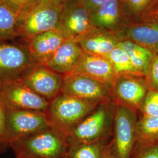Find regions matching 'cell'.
I'll return each instance as SVG.
<instances>
[{
  "label": "cell",
  "instance_id": "obj_1",
  "mask_svg": "<svg viewBox=\"0 0 158 158\" xmlns=\"http://www.w3.org/2000/svg\"><path fill=\"white\" fill-rule=\"evenodd\" d=\"M66 136L51 127L12 142L15 155L22 154L38 158H63L69 149Z\"/></svg>",
  "mask_w": 158,
  "mask_h": 158
},
{
  "label": "cell",
  "instance_id": "obj_2",
  "mask_svg": "<svg viewBox=\"0 0 158 158\" xmlns=\"http://www.w3.org/2000/svg\"><path fill=\"white\" fill-rule=\"evenodd\" d=\"M96 104L60 93L49 102L45 112L49 126L66 136L93 110Z\"/></svg>",
  "mask_w": 158,
  "mask_h": 158
},
{
  "label": "cell",
  "instance_id": "obj_3",
  "mask_svg": "<svg viewBox=\"0 0 158 158\" xmlns=\"http://www.w3.org/2000/svg\"><path fill=\"white\" fill-rule=\"evenodd\" d=\"M62 7L50 0H38L19 12L18 34L27 41L46 31L56 29Z\"/></svg>",
  "mask_w": 158,
  "mask_h": 158
},
{
  "label": "cell",
  "instance_id": "obj_4",
  "mask_svg": "<svg viewBox=\"0 0 158 158\" xmlns=\"http://www.w3.org/2000/svg\"><path fill=\"white\" fill-rule=\"evenodd\" d=\"M5 108L6 133L11 144L50 127L45 112Z\"/></svg>",
  "mask_w": 158,
  "mask_h": 158
},
{
  "label": "cell",
  "instance_id": "obj_5",
  "mask_svg": "<svg viewBox=\"0 0 158 158\" xmlns=\"http://www.w3.org/2000/svg\"><path fill=\"white\" fill-rule=\"evenodd\" d=\"M0 100L6 108L45 112L49 102L40 96L18 79L0 83Z\"/></svg>",
  "mask_w": 158,
  "mask_h": 158
},
{
  "label": "cell",
  "instance_id": "obj_6",
  "mask_svg": "<svg viewBox=\"0 0 158 158\" xmlns=\"http://www.w3.org/2000/svg\"><path fill=\"white\" fill-rule=\"evenodd\" d=\"M56 29L66 40L78 42L97 29L91 24L89 12L80 2L73 0L62 7Z\"/></svg>",
  "mask_w": 158,
  "mask_h": 158
},
{
  "label": "cell",
  "instance_id": "obj_7",
  "mask_svg": "<svg viewBox=\"0 0 158 158\" xmlns=\"http://www.w3.org/2000/svg\"><path fill=\"white\" fill-rule=\"evenodd\" d=\"M18 80L49 102L61 93L62 74L43 64H34Z\"/></svg>",
  "mask_w": 158,
  "mask_h": 158
},
{
  "label": "cell",
  "instance_id": "obj_8",
  "mask_svg": "<svg viewBox=\"0 0 158 158\" xmlns=\"http://www.w3.org/2000/svg\"><path fill=\"white\" fill-rule=\"evenodd\" d=\"M34 64L27 46L0 44V83L19 79Z\"/></svg>",
  "mask_w": 158,
  "mask_h": 158
},
{
  "label": "cell",
  "instance_id": "obj_9",
  "mask_svg": "<svg viewBox=\"0 0 158 158\" xmlns=\"http://www.w3.org/2000/svg\"><path fill=\"white\" fill-rule=\"evenodd\" d=\"M110 87L80 74L63 75L61 93L86 100L98 102L107 97Z\"/></svg>",
  "mask_w": 158,
  "mask_h": 158
},
{
  "label": "cell",
  "instance_id": "obj_10",
  "mask_svg": "<svg viewBox=\"0 0 158 158\" xmlns=\"http://www.w3.org/2000/svg\"><path fill=\"white\" fill-rule=\"evenodd\" d=\"M136 129L135 112L128 107L119 106L115 117V143L117 158H130Z\"/></svg>",
  "mask_w": 158,
  "mask_h": 158
},
{
  "label": "cell",
  "instance_id": "obj_11",
  "mask_svg": "<svg viewBox=\"0 0 158 158\" xmlns=\"http://www.w3.org/2000/svg\"><path fill=\"white\" fill-rule=\"evenodd\" d=\"M108 121L107 110L104 107L97 109L68 132L66 138L69 146L96 141L104 134Z\"/></svg>",
  "mask_w": 158,
  "mask_h": 158
},
{
  "label": "cell",
  "instance_id": "obj_12",
  "mask_svg": "<svg viewBox=\"0 0 158 158\" xmlns=\"http://www.w3.org/2000/svg\"><path fill=\"white\" fill-rule=\"evenodd\" d=\"M72 73L83 75L110 87L114 85L118 77L107 58L85 52Z\"/></svg>",
  "mask_w": 158,
  "mask_h": 158
},
{
  "label": "cell",
  "instance_id": "obj_13",
  "mask_svg": "<svg viewBox=\"0 0 158 158\" xmlns=\"http://www.w3.org/2000/svg\"><path fill=\"white\" fill-rule=\"evenodd\" d=\"M90 18L95 28L116 36L128 24L121 0H110L106 4L90 14Z\"/></svg>",
  "mask_w": 158,
  "mask_h": 158
},
{
  "label": "cell",
  "instance_id": "obj_14",
  "mask_svg": "<svg viewBox=\"0 0 158 158\" xmlns=\"http://www.w3.org/2000/svg\"><path fill=\"white\" fill-rule=\"evenodd\" d=\"M117 37L119 41H132L158 55V20L128 23L119 32Z\"/></svg>",
  "mask_w": 158,
  "mask_h": 158
},
{
  "label": "cell",
  "instance_id": "obj_15",
  "mask_svg": "<svg viewBox=\"0 0 158 158\" xmlns=\"http://www.w3.org/2000/svg\"><path fill=\"white\" fill-rule=\"evenodd\" d=\"M66 40L57 30L52 29L39 34L26 42L34 62L46 65Z\"/></svg>",
  "mask_w": 158,
  "mask_h": 158
},
{
  "label": "cell",
  "instance_id": "obj_16",
  "mask_svg": "<svg viewBox=\"0 0 158 158\" xmlns=\"http://www.w3.org/2000/svg\"><path fill=\"white\" fill-rule=\"evenodd\" d=\"M141 77L121 76L114 83V93L125 106L138 107L143 105L148 93L146 83Z\"/></svg>",
  "mask_w": 158,
  "mask_h": 158
},
{
  "label": "cell",
  "instance_id": "obj_17",
  "mask_svg": "<svg viewBox=\"0 0 158 158\" xmlns=\"http://www.w3.org/2000/svg\"><path fill=\"white\" fill-rule=\"evenodd\" d=\"M83 53L79 42L66 40L45 66L62 75L72 73Z\"/></svg>",
  "mask_w": 158,
  "mask_h": 158
},
{
  "label": "cell",
  "instance_id": "obj_18",
  "mask_svg": "<svg viewBox=\"0 0 158 158\" xmlns=\"http://www.w3.org/2000/svg\"><path fill=\"white\" fill-rule=\"evenodd\" d=\"M119 42L114 34L96 29L80 40L79 44L87 54L107 58Z\"/></svg>",
  "mask_w": 158,
  "mask_h": 158
},
{
  "label": "cell",
  "instance_id": "obj_19",
  "mask_svg": "<svg viewBox=\"0 0 158 158\" xmlns=\"http://www.w3.org/2000/svg\"><path fill=\"white\" fill-rule=\"evenodd\" d=\"M121 1L128 24L158 20V0Z\"/></svg>",
  "mask_w": 158,
  "mask_h": 158
},
{
  "label": "cell",
  "instance_id": "obj_20",
  "mask_svg": "<svg viewBox=\"0 0 158 158\" xmlns=\"http://www.w3.org/2000/svg\"><path fill=\"white\" fill-rule=\"evenodd\" d=\"M118 46L127 53L138 74L142 77H146L155 55L141 46L128 40H120Z\"/></svg>",
  "mask_w": 158,
  "mask_h": 158
},
{
  "label": "cell",
  "instance_id": "obj_21",
  "mask_svg": "<svg viewBox=\"0 0 158 158\" xmlns=\"http://www.w3.org/2000/svg\"><path fill=\"white\" fill-rule=\"evenodd\" d=\"M19 12L7 1H0V41L19 36Z\"/></svg>",
  "mask_w": 158,
  "mask_h": 158
},
{
  "label": "cell",
  "instance_id": "obj_22",
  "mask_svg": "<svg viewBox=\"0 0 158 158\" xmlns=\"http://www.w3.org/2000/svg\"><path fill=\"white\" fill-rule=\"evenodd\" d=\"M107 59L117 77L121 76H140L133 66L127 53L118 46L110 53Z\"/></svg>",
  "mask_w": 158,
  "mask_h": 158
},
{
  "label": "cell",
  "instance_id": "obj_23",
  "mask_svg": "<svg viewBox=\"0 0 158 158\" xmlns=\"http://www.w3.org/2000/svg\"><path fill=\"white\" fill-rule=\"evenodd\" d=\"M102 147L93 142L81 143L69 147L67 158H102Z\"/></svg>",
  "mask_w": 158,
  "mask_h": 158
},
{
  "label": "cell",
  "instance_id": "obj_24",
  "mask_svg": "<svg viewBox=\"0 0 158 158\" xmlns=\"http://www.w3.org/2000/svg\"><path fill=\"white\" fill-rule=\"evenodd\" d=\"M138 132L141 137L145 139L158 138V115H144L138 124Z\"/></svg>",
  "mask_w": 158,
  "mask_h": 158
},
{
  "label": "cell",
  "instance_id": "obj_25",
  "mask_svg": "<svg viewBox=\"0 0 158 158\" xmlns=\"http://www.w3.org/2000/svg\"><path fill=\"white\" fill-rule=\"evenodd\" d=\"M142 106L144 115H158V90L149 91Z\"/></svg>",
  "mask_w": 158,
  "mask_h": 158
},
{
  "label": "cell",
  "instance_id": "obj_26",
  "mask_svg": "<svg viewBox=\"0 0 158 158\" xmlns=\"http://www.w3.org/2000/svg\"><path fill=\"white\" fill-rule=\"evenodd\" d=\"M5 114L6 108L0 100V154L6 152L11 148V142L6 133Z\"/></svg>",
  "mask_w": 158,
  "mask_h": 158
},
{
  "label": "cell",
  "instance_id": "obj_27",
  "mask_svg": "<svg viewBox=\"0 0 158 158\" xmlns=\"http://www.w3.org/2000/svg\"><path fill=\"white\" fill-rule=\"evenodd\" d=\"M147 81L155 90H158V55H155L147 73Z\"/></svg>",
  "mask_w": 158,
  "mask_h": 158
},
{
  "label": "cell",
  "instance_id": "obj_28",
  "mask_svg": "<svg viewBox=\"0 0 158 158\" xmlns=\"http://www.w3.org/2000/svg\"><path fill=\"white\" fill-rule=\"evenodd\" d=\"M110 0H83L80 3L91 14L106 4Z\"/></svg>",
  "mask_w": 158,
  "mask_h": 158
},
{
  "label": "cell",
  "instance_id": "obj_29",
  "mask_svg": "<svg viewBox=\"0 0 158 158\" xmlns=\"http://www.w3.org/2000/svg\"><path fill=\"white\" fill-rule=\"evenodd\" d=\"M38 0H7V2L19 12L25 9Z\"/></svg>",
  "mask_w": 158,
  "mask_h": 158
},
{
  "label": "cell",
  "instance_id": "obj_30",
  "mask_svg": "<svg viewBox=\"0 0 158 158\" xmlns=\"http://www.w3.org/2000/svg\"><path fill=\"white\" fill-rule=\"evenodd\" d=\"M139 158H158V146H154L147 149Z\"/></svg>",
  "mask_w": 158,
  "mask_h": 158
},
{
  "label": "cell",
  "instance_id": "obj_31",
  "mask_svg": "<svg viewBox=\"0 0 158 158\" xmlns=\"http://www.w3.org/2000/svg\"><path fill=\"white\" fill-rule=\"evenodd\" d=\"M54 4L60 6H63L65 4H68L69 2L73 0H50Z\"/></svg>",
  "mask_w": 158,
  "mask_h": 158
},
{
  "label": "cell",
  "instance_id": "obj_32",
  "mask_svg": "<svg viewBox=\"0 0 158 158\" xmlns=\"http://www.w3.org/2000/svg\"><path fill=\"white\" fill-rule=\"evenodd\" d=\"M38 158L34 157V156H31L28 155H22V154H19V155H16V158Z\"/></svg>",
  "mask_w": 158,
  "mask_h": 158
},
{
  "label": "cell",
  "instance_id": "obj_33",
  "mask_svg": "<svg viewBox=\"0 0 158 158\" xmlns=\"http://www.w3.org/2000/svg\"><path fill=\"white\" fill-rule=\"evenodd\" d=\"M102 158H114V157L110 153V152L107 151L106 152H105L104 153Z\"/></svg>",
  "mask_w": 158,
  "mask_h": 158
},
{
  "label": "cell",
  "instance_id": "obj_34",
  "mask_svg": "<svg viewBox=\"0 0 158 158\" xmlns=\"http://www.w3.org/2000/svg\"><path fill=\"white\" fill-rule=\"evenodd\" d=\"M76 1H77V2H81L83 0H75Z\"/></svg>",
  "mask_w": 158,
  "mask_h": 158
},
{
  "label": "cell",
  "instance_id": "obj_35",
  "mask_svg": "<svg viewBox=\"0 0 158 158\" xmlns=\"http://www.w3.org/2000/svg\"><path fill=\"white\" fill-rule=\"evenodd\" d=\"M0 1H7V0H0Z\"/></svg>",
  "mask_w": 158,
  "mask_h": 158
},
{
  "label": "cell",
  "instance_id": "obj_36",
  "mask_svg": "<svg viewBox=\"0 0 158 158\" xmlns=\"http://www.w3.org/2000/svg\"><path fill=\"white\" fill-rule=\"evenodd\" d=\"M66 158V156H65V157H64V158Z\"/></svg>",
  "mask_w": 158,
  "mask_h": 158
}]
</instances>
